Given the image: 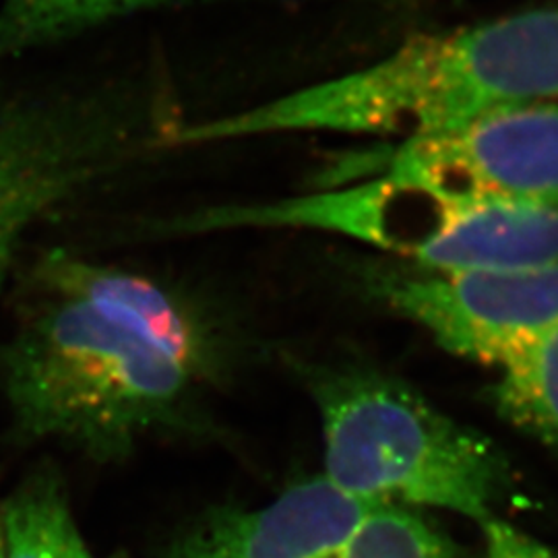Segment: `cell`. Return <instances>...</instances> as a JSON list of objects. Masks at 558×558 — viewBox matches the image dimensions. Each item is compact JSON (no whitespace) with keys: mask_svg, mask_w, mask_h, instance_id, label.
Instances as JSON below:
<instances>
[{"mask_svg":"<svg viewBox=\"0 0 558 558\" xmlns=\"http://www.w3.org/2000/svg\"><path fill=\"white\" fill-rule=\"evenodd\" d=\"M2 558H94L54 470L29 474L2 500Z\"/></svg>","mask_w":558,"mask_h":558,"instance_id":"cell-10","label":"cell"},{"mask_svg":"<svg viewBox=\"0 0 558 558\" xmlns=\"http://www.w3.org/2000/svg\"><path fill=\"white\" fill-rule=\"evenodd\" d=\"M527 101H558V7L424 34L359 71L239 112L184 120L172 145L300 131L418 140Z\"/></svg>","mask_w":558,"mask_h":558,"instance_id":"cell-2","label":"cell"},{"mask_svg":"<svg viewBox=\"0 0 558 558\" xmlns=\"http://www.w3.org/2000/svg\"><path fill=\"white\" fill-rule=\"evenodd\" d=\"M228 364L221 325L158 279L54 251L0 345L13 435L112 463L189 430Z\"/></svg>","mask_w":558,"mask_h":558,"instance_id":"cell-1","label":"cell"},{"mask_svg":"<svg viewBox=\"0 0 558 558\" xmlns=\"http://www.w3.org/2000/svg\"><path fill=\"white\" fill-rule=\"evenodd\" d=\"M500 416L558 453V325L500 362Z\"/></svg>","mask_w":558,"mask_h":558,"instance_id":"cell-11","label":"cell"},{"mask_svg":"<svg viewBox=\"0 0 558 558\" xmlns=\"http://www.w3.org/2000/svg\"><path fill=\"white\" fill-rule=\"evenodd\" d=\"M366 177L459 199L558 203V101L505 106L453 131L401 141L333 184Z\"/></svg>","mask_w":558,"mask_h":558,"instance_id":"cell-6","label":"cell"},{"mask_svg":"<svg viewBox=\"0 0 558 558\" xmlns=\"http://www.w3.org/2000/svg\"><path fill=\"white\" fill-rule=\"evenodd\" d=\"M313 393L331 484L371 505L439 509L480 525L497 518L511 470L490 440L379 373H327Z\"/></svg>","mask_w":558,"mask_h":558,"instance_id":"cell-5","label":"cell"},{"mask_svg":"<svg viewBox=\"0 0 558 558\" xmlns=\"http://www.w3.org/2000/svg\"><path fill=\"white\" fill-rule=\"evenodd\" d=\"M375 507L317 476L259 509L205 513L172 544L170 558H329Z\"/></svg>","mask_w":558,"mask_h":558,"instance_id":"cell-8","label":"cell"},{"mask_svg":"<svg viewBox=\"0 0 558 558\" xmlns=\"http://www.w3.org/2000/svg\"><path fill=\"white\" fill-rule=\"evenodd\" d=\"M0 558H2V500H0Z\"/></svg>","mask_w":558,"mask_h":558,"instance_id":"cell-14","label":"cell"},{"mask_svg":"<svg viewBox=\"0 0 558 558\" xmlns=\"http://www.w3.org/2000/svg\"><path fill=\"white\" fill-rule=\"evenodd\" d=\"M211 2L304 0H0V66L135 15Z\"/></svg>","mask_w":558,"mask_h":558,"instance_id":"cell-9","label":"cell"},{"mask_svg":"<svg viewBox=\"0 0 558 558\" xmlns=\"http://www.w3.org/2000/svg\"><path fill=\"white\" fill-rule=\"evenodd\" d=\"M373 290L447 352L493 366L558 325V259L456 274H387Z\"/></svg>","mask_w":558,"mask_h":558,"instance_id":"cell-7","label":"cell"},{"mask_svg":"<svg viewBox=\"0 0 558 558\" xmlns=\"http://www.w3.org/2000/svg\"><path fill=\"white\" fill-rule=\"evenodd\" d=\"M177 124L156 71L0 87V292L40 223L170 149Z\"/></svg>","mask_w":558,"mask_h":558,"instance_id":"cell-3","label":"cell"},{"mask_svg":"<svg viewBox=\"0 0 558 558\" xmlns=\"http://www.w3.org/2000/svg\"><path fill=\"white\" fill-rule=\"evenodd\" d=\"M106 558H126L124 555H112V557H106Z\"/></svg>","mask_w":558,"mask_h":558,"instance_id":"cell-15","label":"cell"},{"mask_svg":"<svg viewBox=\"0 0 558 558\" xmlns=\"http://www.w3.org/2000/svg\"><path fill=\"white\" fill-rule=\"evenodd\" d=\"M480 527L484 536V558H558V548L502 519H488Z\"/></svg>","mask_w":558,"mask_h":558,"instance_id":"cell-13","label":"cell"},{"mask_svg":"<svg viewBox=\"0 0 558 558\" xmlns=\"http://www.w3.org/2000/svg\"><path fill=\"white\" fill-rule=\"evenodd\" d=\"M156 234L199 236L230 230L300 228L366 242L456 274L558 259V203L459 199L366 177L283 199L201 207L151 223Z\"/></svg>","mask_w":558,"mask_h":558,"instance_id":"cell-4","label":"cell"},{"mask_svg":"<svg viewBox=\"0 0 558 558\" xmlns=\"http://www.w3.org/2000/svg\"><path fill=\"white\" fill-rule=\"evenodd\" d=\"M329 558H470L414 509L379 505Z\"/></svg>","mask_w":558,"mask_h":558,"instance_id":"cell-12","label":"cell"}]
</instances>
